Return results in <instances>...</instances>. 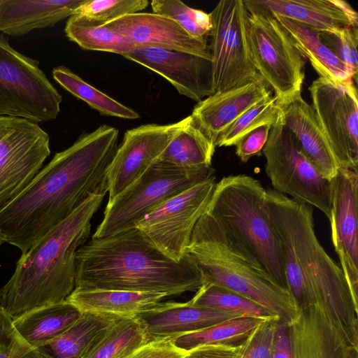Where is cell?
Returning a JSON list of instances; mask_svg holds the SVG:
<instances>
[{"mask_svg":"<svg viewBox=\"0 0 358 358\" xmlns=\"http://www.w3.org/2000/svg\"><path fill=\"white\" fill-rule=\"evenodd\" d=\"M117 129L101 124L55 153L30 182L0 208L5 243L25 253L89 196L106 193L107 170L118 148Z\"/></svg>","mask_w":358,"mask_h":358,"instance_id":"cell-1","label":"cell"},{"mask_svg":"<svg viewBox=\"0 0 358 358\" xmlns=\"http://www.w3.org/2000/svg\"><path fill=\"white\" fill-rule=\"evenodd\" d=\"M75 288L164 294L196 292L201 271L187 253L176 262L162 252L136 227L92 238L76 255Z\"/></svg>","mask_w":358,"mask_h":358,"instance_id":"cell-2","label":"cell"},{"mask_svg":"<svg viewBox=\"0 0 358 358\" xmlns=\"http://www.w3.org/2000/svg\"><path fill=\"white\" fill-rule=\"evenodd\" d=\"M106 194L89 196L21 255L13 275L0 289V306L11 317L64 301L73 291L76 252L87 241L91 219Z\"/></svg>","mask_w":358,"mask_h":358,"instance_id":"cell-3","label":"cell"},{"mask_svg":"<svg viewBox=\"0 0 358 358\" xmlns=\"http://www.w3.org/2000/svg\"><path fill=\"white\" fill-rule=\"evenodd\" d=\"M265 208L272 225L287 237L294 250L310 305L322 308L348 343L358 348V304L341 268L316 236L312 206L268 189Z\"/></svg>","mask_w":358,"mask_h":358,"instance_id":"cell-4","label":"cell"},{"mask_svg":"<svg viewBox=\"0 0 358 358\" xmlns=\"http://www.w3.org/2000/svg\"><path fill=\"white\" fill-rule=\"evenodd\" d=\"M266 189L245 174L217 182L206 213L215 220L227 243L253 267L287 289L277 233L265 208Z\"/></svg>","mask_w":358,"mask_h":358,"instance_id":"cell-5","label":"cell"},{"mask_svg":"<svg viewBox=\"0 0 358 358\" xmlns=\"http://www.w3.org/2000/svg\"><path fill=\"white\" fill-rule=\"evenodd\" d=\"M187 253L199 267L203 283L223 287L260 305L282 323H292L299 316L300 308L289 290L273 282L234 250L208 213L196 224Z\"/></svg>","mask_w":358,"mask_h":358,"instance_id":"cell-6","label":"cell"},{"mask_svg":"<svg viewBox=\"0 0 358 358\" xmlns=\"http://www.w3.org/2000/svg\"><path fill=\"white\" fill-rule=\"evenodd\" d=\"M212 174V168L187 171L155 162L132 185L108 201L103 218L92 238L135 228L141 220L164 202Z\"/></svg>","mask_w":358,"mask_h":358,"instance_id":"cell-7","label":"cell"},{"mask_svg":"<svg viewBox=\"0 0 358 358\" xmlns=\"http://www.w3.org/2000/svg\"><path fill=\"white\" fill-rule=\"evenodd\" d=\"M263 154L265 171L273 189L299 203L314 206L330 218L331 180L320 175L294 135L281 124L279 115L271 127Z\"/></svg>","mask_w":358,"mask_h":358,"instance_id":"cell-8","label":"cell"},{"mask_svg":"<svg viewBox=\"0 0 358 358\" xmlns=\"http://www.w3.org/2000/svg\"><path fill=\"white\" fill-rule=\"evenodd\" d=\"M62 96L39 67V62L10 46L0 34V115L35 122L55 120Z\"/></svg>","mask_w":358,"mask_h":358,"instance_id":"cell-9","label":"cell"},{"mask_svg":"<svg viewBox=\"0 0 358 358\" xmlns=\"http://www.w3.org/2000/svg\"><path fill=\"white\" fill-rule=\"evenodd\" d=\"M245 8L250 48L258 74L274 91L279 103L301 93L306 58L273 16Z\"/></svg>","mask_w":358,"mask_h":358,"instance_id":"cell-10","label":"cell"},{"mask_svg":"<svg viewBox=\"0 0 358 358\" xmlns=\"http://www.w3.org/2000/svg\"><path fill=\"white\" fill-rule=\"evenodd\" d=\"M213 85L220 92L257 79L248 37V11L243 0H222L210 13Z\"/></svg>","mask_w":358,"mask_h":358,"instance_id":"cell-11","label":"cell"},{"mask_svg":"<svg viewBox=\"0 0 358 358\" xmlns=\"http://www.w3.org/2000/svg\"><path fill=\"white\" fill-rule=\"evenodd\" d=\"M212 174L174 196L136 225L152 245L174 261L187 254L194 227L206 213L216 184Z\"/></svg>","mask_w":358,"mask_h":358,"instance_id":"cell-12","label":"cell"},{"mask_svg":"<svg viewBox=\"0 0 358 358\" xmlns=\"http://www.w3.org/2000/svg\"><path fill=\"white\" fill-rule=\"evenodd\" d=\"M311 106L340 167L358 171V99L353 80L322 77L308 88Z\"/></svg>","mask_w":358,"mask_h":358,"instance_id":"cell-13","label":"cell"},{"mask_svg":"<svg viewBox=\"0 0 358 358\" xmlns=\"http://www.w3.org/2000/svg\"><path fill=\"white\" fill-rule=\"evenodd\" d=\"M50 154V136L37 122L0 115V208L30 182Z\"/></svg>","mask_w":358,"mask_h":358,"instance_id":"cell-14","label":"cell"},{"mask_svg":"<svg viewBox=\"0 0 358 358\" xmlns=\"http://www.w3.org/2000/svg\"><path fill=\"white\" fill-rule=\"evenodd\" d=\"M191 121L189 115L172 124H146L127 130L107 170L108 200L137 180Z\"/></svg>","mask_w":358,"mask_h":358,"instance_id":"cell-15","label":"cell"},{"mask_svg":"<svg viewBox=\"0 0 358 358\" xmlns=\"http://www.w3.org/2000/svg\"><path fill=\"white\" fill-rule=\"evenodd\" d=\"M300 310L292 323L279 322L273 358H341L351 345L326 312L317 305Z\"/></svg>","mask_w":358,"mask_h":358,"instance_id":"cell-16","label":"cell"},{"mask_svg":"<svg viewBox=\"0 0 358 358\" xmlns=\"http://www.w3.org/2000/svg\"><path fill=\"white\" fill-rule=\"evenodd\" d=\"M331 185V240L352 298L358 304L357 171L340 167Z\"/></svg>","mask_w":358,"mask_h":358,"instance_id":"cell-17","label":"cell"},{"mask_svg":"<svg viewBox=\"0 0 358 358\" xmlns=\"http://www.w3.org/2000/svg\"><path fill=\"white\" fill-rule=\"evenodd\" d=\"M122 56L162 76L180 94L197 102L215 93L210 59L184 52L142 47Z\"/></svg>","mask_w":358,"mask_h":358,"instance_id":"cell-18","label":"cell"},{"mask_svg":"<svg viewBox=\"0 0 358 358\" xmlns=\"http://www.w3.org/2000/svg\"><path fill=\"white\" fill-rule=\"evenodd\" d=\"M102 24L128 38L136 48L184 52L211 60L206 38L191 36L175 20L165 15L140 12Z\"/></svg>","mask_w":358,"mask_h":358,"instance_id":"cell-19","label":"cell"},{"mask_svg":"<svg viewBox=\"0 0 358 358\" xmlns=\"http://www.w3.org/2000/svg\"><path fill=\"white\" fill-rule=\"evenodd\" d=\"M271 94L259 76L244 85L215 92L198 102L190 115L192 123L215 145L220 136L238 117Z\"/></svg>","mask_w":358,"mask_h":358,"instance_id":"cell-20","label":"cell"},{"mask_svg":"<svg viewBox=\"0 0 358 358\" xmlns=\"http://www.w3.org/2000/svg\"><path fill=\"white\" fill-rule=\"evenodd\" d=\"M279 120L294 135L299 146L320 175L332 180L340 168L311 105L301 93L279 103Z\"/></svg>","mask_w":358,"mask_h":358,"instance_id":"cell-21","label":"cell"},{"mask_svg":"<svg viewBox=\"0 0 358 358\" xmlns=\"http://www.w3.org/2000/svg\"><path fill=\"white\" fill-rule=\"evenodd\" d=\"M243 1L246 7L301 22L317 31L358 25L357 13L343 0Z\"/></svg>","mask_w":358,"mask_h":358,"instance_id":"cell-22","label":"cell"},{"mask_svg":"<svg viewBox=\"0 0 358 358\" xmlns=\"http://www.w3.org/2000/svg\"><path fill=\"white\" fill-rule=\"evenodd\" d=\"M145 325L149 341L175 337L207 328L238 316L206 307L185 303H159L136 316Z\"/></svg>","mask_w":358,"mask_h":358,"instance_id":"cell-23","label":"cell"},{"mask_svg":"<svg viewBox=\"0 0 358 358\" xmlns=\"http://www.w3.org/2000/svg\"><path fill=\"white\" fill-rule=\"evenodd\" d=\"M87 0H0V31L22 36L34 29L53 27L76 14Z\"/></svg>","mask_w":358,"mask_h":358,"instance_id":"cell-24","label":"cell"},{"mask_svg":"<svg viewBox=\"0 0 358 358\" xmlns=\"http://www.w3.org/2000/svg\"><path fill=\"white\" fill-rule=\"evenodd\" d=\"M123 317L108 313L83 312L65 332L37 349L46 358H88L111 328Z\"/></svg>","mask_w":358,"mask_h":358,"instance_id":"cell-25","label":"cell"},{"mask_svg":"<svg viewBox=\"0 0 358 358\" xmlns=\"http://www.w3.org/2000/svg\"><path fill=\"white\" fill-rule=\"evenodd\" d=\"M82 313L64 300L28 310L13 317V322L21 336L31 346L38 348L62 335Z\"/></svg>","mask_w":358,"mask_h":358,"instance_id":"cell-26","label":"cell"},{"mask_svg":"<svg viewBox=\"0 0 358 358\" xmlns=\"http://www.w3.org/2000/svg\"><path fill=\"white\" fill-rule=\"evenodd\" d=\"M167 296L161 293L75 288L66 299L81 312H98L134 317L150 309Z\"/></svg>","mask_w":358,"mask_h":358,"instance_id":"cell-27","label":"cell"},{"mask_svg":"<svg viewBox=\"0 0 358 358\" xmlns=\"http://www.w3.org/2000/svg\"><path fill=\"white\" fill-rule=\"evenodd\" d=\"M272 16L289 33L297 48L309 60L320 77L336 81L351 79L357 81L350 68L321 42L316 30L284 17Z\"/></svg>","mask_w":358,"mask_h":358,"instance_id":"cell-28","label":"cell"},{"mask_svg":"<svg viewBox=\"0 0 358 358\" xmlns=\"http://www.w3.org/2000/svg\"><path fill=\"white\" fill-rule=\"evenodd\" d=\"M215 145L191 121L169 143L156 162L187 170L210 169Z\"/></svg>","mask_w":358,"mask_h":358,"instance_id":"cell-29","label":"cell"},{"mask_svg":"<svg viewBox=\"0 0 358 358\" xmlns=\"http://www.w3.org/2000/svg\"><path fill=\"white\" fill-rule=\"evenodd\" d=\"M102 24V22L76 13L69 17L64 31L70 41L85 50L122 55L136 48L128 38Z\"/></svg>","mask_w":358,"mask_h":358,"instance_id":"cell-30","label":"cell"},{"mask_svg":"<svg viewBox=\"0 0 358 358\" xmlns=\"http://www.w3.org/2000/svg\"><path fill=\"white\" fill-rule=\"evenodd\" d=\"M264 320L253 317H237L197 331L175 336L173 341L176 346L187 351L203 345H237L244 341Z\"/></svg>","mask_w":358,"mask_h":358,"instance_id":"cell-31","label":"cell"},{"mask_svg":"<svg viewBox=\"0 0 358 358\" xmlns=\"http://www.w3.org/2000/svg\"><path fill=\"white\" fill-rule=\"evenodd\" d=\"M52 74L53 78L64 90L87 103L102 115L129 120L140 117L136 110L93 87L66 66L55 67Z\"/></svg>","mask_w":358,"mask_h":358,"instance_id":"cell-32","label":"cell"},{"mask_svg":"<svg viewBox=\"0 0 358 358\" xmlns=\"http://www.w3.org/2000/svg\"><path fill=\"white\" fill-rule=\"evenodd\" d=\"M196 306L234 314L241 317L266 319L273 315L260 305L223 287L203 283L190 299Z\"/></svg>","mask_w":358,"mask_h":358,"instance_id":"cell-33","label":"cell"},{"mask_svg":"<svg viewBox=\"0 0 358 358\" xmlns=\"http://www.w3.org/2000/svg\"><path fill=\"white\" fill-rule=\"evenodd\" d=\"M148 341L145 327L138 317H123L88 358H121Z\"/></svg>","mask_w":358,"mask_h":358,"instance_id":"cell-34","label":"cell"},{"mask_svg":"<svg viewBox=\"0 0 358 358\" xmlns=\"http://www.w3.org/2000/svg\"><path fill=\"white\" fill-rule=\"evenodd\" d=\"M280 113L278 99L271 96L258 103L238 117L217 138L215 146H233L249 132L266 124L272 125Z\"/></svg>","mask_w":358,"mask_h":358,"instance_id":"cell-35","label":"cell"},{"mask_svg":"<svg viewBox=\"0 0 358 358\" xmlns=\"http://www.w3.org/2000/svg\"><path fill=\"white\" fill-rule=\"evenodd\" d=\"M154 13L175 20L191 36L206 38L211 30L210 13L190 8L179 0H153L150 2Z\"/></svg>","mask_w":358,"mask_h":358,"instance_id":"cell-36","label":"cell"},{"mask_svg":"<svg viewBox=\"0 0 358 358\" xmlns=\"http://www.w3.org/2000/svg\"><path fill=\"white\" fill-rule=\"evenodd\" d=\"M317 31V30H316ZM317 36L339 59L352 71L357 78L358 28L345 27L338 29L317 31Z\"/></svg>","mask_w":358,"mask_h":358,"instance_id":"cell-37","label":"cell"},{"mask_svg":"<svg viewBox=\"0 0 358 358\" xmlns=\"http://www.w3.org/2000/svg\"><path fill=\"white\" fill-rule=\"evenodd\" d=\"M149 3L147 0H87L76 13L104 24L126 15L140 13Z\"/></svg>","mask_w":358,"mask_h":358,"instance_id":"cell-38","label":"cell"},{"mask_svg":"<svg viewBox=\"0 0 358 358\" xmlns=\"http://www.w3.org/2000/svg\"><path fill=\"white\" fill-rule=\"evenodd\" d=\"M280 320L272 317L262 321L241 343L234 358H273L275 336Z\"/></svg>","mask_w":358,"mask_h":358,"instance_id":"cell-39","label":"cell"},{"mask_svg":"<svg viewBox=\"0 0 358 358\" xmlns=\"http://www.w3.org/2000/svg\"><path fill=\"white\" fill-rule=\"evenodd\" d=\"M13 319L0 306V358H46L21 336Z\"/></svg>","mask_w":358,"mask_h":358,"instance_id":"cell-40","label":"cell"},{"mask_svg":"<svg viewBox=\"0 0 358 358\" xmlns=\"http://www.w3.org/2000/svg\"><path fill=\"white\" fill-rule=\"evenodd\" d=\"M173 338L148 341L121 358H185L189 351L176 346Z\"/></svg>","mask_w":358,"mask_h":358,"instance_id":"cell-41","label":"cell"},{"mask_svg":"<svg viewBox=\"0 0 358 358\" xmlns=\"http://www.w3.org/2000/svg\"><path fill=\"white\" fill-rule=\"evenodd\" d=\"M272 125H263L249 132L236 143V155L241 162H248L252 157L259 154L263 150Z\"/></svg>","mask_w":358,"mask_h":358,"instance_id":"cell-42","label":"cell"},{"mask_svg":"<svg viewBox=\"0 0 358 358\" xmlns=\"http://www.w3.org/2000/svg\"><path fill=\"white\" fill-rule=\"evenodd\" d=\"M241 343L237 345H210L195 348L185 358H234L238 354Z\"/></svg>","mask_w":358,"mask_h":358,"instance_id":"cell-43","label":"cell"},{"mask_svg":"<svg viewBox=\"0 0 358 358\" xmlns=\"http://www.w3.org/2000/svg\"><path fill=\"white\" fill-rule=\"evenodd\" d=\"M341 358H358V348L348 346L343 352Z\"/></svg>","mask_w":358,"mask_h":358,"instance_id":"cell-44","label":"cell"},{"mask_svg":"<svg viewBox=\"0 0 358 358\" xmlns=\"http://www.w3.org/2000/svg\"><path fill=\"white\" fill-rule=\"evenodd\" d=\"M5 243V240L2 234L0 233V246Z\"/></svg>","mask_w":358,"mask_h":358,"instance_id":"cell-45","label":"cell"}]
</instances>
